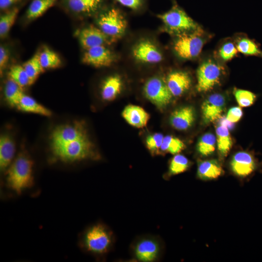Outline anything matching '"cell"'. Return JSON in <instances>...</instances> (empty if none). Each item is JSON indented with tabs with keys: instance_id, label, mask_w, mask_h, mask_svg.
Masks as SVG:
<instances>
[{
	"instance_id": "21",
	"label": "cell",
	"mask_w": 262,
	"mask_h": 262,
	"mask_svg": "<svg viewBox=\"0 0 262 262\" xmlns=\"http://www.w3.org/2000/svg\"><path fill=\"white\" fill-rule=\"evenodd\" d=\"M223 173L222 168L216 160L200 161L198 164L197 175L198 178L203 180L216 179Z\"/></svg>"
},
{
	"instance_id": "27",
	"label": "cell",
	"mask_w": 262,
	"mask_h": 262,
	"mask_svg": "<svg viewBox=\"0 0 262 262\" xmlns=\"http://www.w3.org/2000/svg\"><path fill=\"white\" fill-rule=\"evenodd\" d=\"M68 7L76 13H89L96 10L100 0H66Z\"/></svg>"
},
{
	"instance_id": "30",
	"label": "cell",
	"mask_w": 262,
	"mask_h": 262,
	"mask_svg": "<svg viewBox=\"0 0 262 262\" xmlns=\"http://www.w3.org/2000/svg\"><path fill=\"white\" fill-rule=\"evenodd\" d=\"M185 147L184 144L180 139L171 135H167L164 138L160 152L177 154L182 151Z\"/></svg>"
},
{
	"instance_id": "23",
	"label": "cell",
	"mask_w": 262,
	"mask_h": 262,
	"mask_svg": "<svg viewBox=\"0 0 262 262\" xmlns=\"http://www.w3.org/2000/svg\"><path fill=\"white\" fill-rule=\"evenodd\" d=\"M56 0H33L26 12V17L29 20L36 19L42 16L52 6Z\"/></svg>"
},
{
	"instance_id": "17",
	"label": "cell",
	"mask_w": 262,
	"mask_h": 262,
	"mask_svg": "<svg viewBox=\"0 0 262 262\" xmlns=\"http://www.w3.org/2000/svg\"><path fill=\"white\" fill-rule=\"evenodd\" d=\"M122 115L130 125L137 128H144L149 119V115L141 107L129 105L125 107Z\"/></svg>"
},
{
	"instance_id": "19",
	"label": "cell",
	"mask_w": 262,
	"mask_h": 262,
	"mask_svg": "<svg viewBox=\"0 0 262 262\" xmlns=\"http://www.w3.org/2000/svg\"><path fill=\"white\" fill-rule=\"evenodd\" d=\"M120 77L114 75L108 77L103 82L101 88V97L103 100L111 101L115 99L122 89Z\"/></svg>"
},
{
	"instance_id": "25",
	"label": "cell",
	"mask_w": 262,
	"mask_h": 262,
	"mask_svg": "<svg viewBox=\"0 0 262 262\" xmlns=\"http://www.w3.org/2000/svg\"><path fill=\"white\" fill-rule=\"evenodd\" d=\"M30 80L31 85L37 80L40 74L44 71L40 60L39 53H36L22 65Z\"/></svg>"
},
{
	"instance_id": "33",
	"label": "cell",
	"mask_w": 262,
	"mask_h": 262,
	"mask_svg": "<svg viewBox=\"0 0 262 262\" xmlns=\"http://www.w3.org/2000/svg\"><path fill=\"white\" fill-rule=\"evenodd\" d=\"M18 12V9L15 8L0 16V37L1 38L5 37L8 34L16 20Z\"/></svg>"
},
{
	"instance_id": "11",
	"label": "cell",
	"mask_w": 262,
	"mask_h": 262,
	"mask_svg": "<svg viewBox=\"0 0 262 262\" xmlns=\"http://www.w3.org/2000/svg\"><path fill=\"white\" fill-rule=\"evenodd\" d=\"M114 60L113 53L105 45L96 46L85 50L82 59L83 63L96 67L109 66Z\"/></svg>"
},
{
	"instance_id": "12",
	"label": "cell",
	"mask_w": 262,
	"mask_h": 262,
	"mask_svg": "<svg viewBox=\"0 0 262 262\" xmlns=\"http://www.w3.org/2000/svg\"><path fill=\"white\" fill-rule=\"evenodd\" d=\"M132 54L137 61L147 64H157L163 59L162 53L151 42L143 40L133 48Z\"/></svg>"
},
{
	"instance_id": "18",
	"label": "cell",
	"mask_w": 262,
	"mask_h": 262,
	"mask_svg": "<svg viewBox=\"0 0 262 262\" xmlns=\"http://www.w3.org/2000/svg\"><path fill=\"white\" fill-rule=\"evenodd\" d=\"M16 152L15 143L11 137L3 134L0 137V168L6 170L14 160Z\"/></svg>"
},
{
	"instance_id": "6",
	"label": "cell",
	"mask_w": 262,
	"mask_h": 262,
	"mask_svg": "<svg viewBox=\"0 0 262 262\" xmlns=\"http://www.w3.org/2000/svg\"><path fill=\"white\" fill-rule=\"evenodd\" d=\"M224 69V67L213 59L204 60L197 70V91L206 92L212 90L219 84Z\"/></svg>"
},
{
	"instance_id": "32",
	"label": "cell",
	"mask_w": 262,
	"mask_h": 262,
	"mask_svg": "<svg viewBox=\"0 0 262 262\" xmlns=\"http://www.w3.org/2000/svg\"><path fill=\"white\" fill-rule=\"evenodd\" d=\"M190 162L184 155L177 154L171 160L168 169V175L172 176L185 171L189 167Z\"/></svg>"
},
{
	"instance_id": "15",
	"label": "cell",
	"mask_w": 262,
	"mask_h": 262,
	"mask_svg": "<svg viewBox=\"0 0 262 262\" xmlns=\"http://www.w3.org/2000/svg\"><path fill=\"white\" fill-rule=\"evenodd\" d=\"M165 83L172 96L179 97L189 89L191 79L186 72L174 71L168 75Z\"/></svg>"
},
{
	"instance_id": "9",
	"label": "cell",
	"mask_w": 262,
	"mask_h": 262,
	"mask_svg": "<svg viewBox=\"0 0 262 262\" xmlns=\"http://www.w3.org/2000/svg\"><path fill=\"white\" fill-rule=\"evenodd\" d=\"M132 252L137 260L152 262L159 259L161 252V246L157 239L153 237H145L135 243Z\"/></svg>"
},
{
	"instance_id": "34",
	"label": "cell",
	"mask_w": 262,
	"mask_h": 262,
	"mask_svg": "<svg viewBox=\"0 0 262 262\" xmlns=\"http://www.w3.org/2000/svg\"><path fill=\"white\" fill-rule=\"evenodd\" d=\"M233 92L236 101L240 107H248L251 105L255 100L256 95L250 91L235 89Z\"/></svg>"
},
{
	"instance_id": "14",
	"label": "cell",
	"mask_w": 262,
	"mask_h": 262,
	"mask_svg": "<svg viewBox=\"0 0 262 262\" xmlns=\"http://www.w3.org/2000/svg\"><path fill=\"white\" fill-rule=\"evenodd\" d=\"M230 167L234 174L241 177H245L256 170L257 163L250 153L240 151L233 156L230 162Z\"/></svg>"
},
{
	"instance_id": "38",
	"label": "cell",
	"mask_w": 262,
	"mask_h": 262,
	"mask_svg": "<svg viewBox=\"0 0 262 262\" xmlns=\"http://www.w3.org/2000/svg\"><path fill=\"white\" fill-rule=\"evenodd\" d=\"M9 59V52L8 50L1 45L0 47V72L1 75L6 66Z\"/></svg>"
},
{
	"instance_id": "36",
	"label": "cell",
	"mask_w": 262,
	"mask_h": 262,
	"mask_svg": "<svg viewBox=\"0 0 262 262\" xmlns=\"http://www.w3.org/2000/svg\"><path fill=\"white\" fill-rule=\"evenodd\" d=\"M238 52L235 44L228 41L221 45L218 50V55L224 61H228L233 58Z\"/></svg>"
},
{
	"instance_id": "5",
	"label": "cell",
	"mask_w": 262,
	"mask_h": 262,
	"mask_svg": "<svg viewBox=\"0 0 262 262\" xmlns=\"http://www.w3.org/2000/svg\"><path fill=\"white\" fill-rule=\"evenodd\" d=\"M158 17L170 32L179 35L201 29L183 10L177 6L159 15Z\"/></svg>"
},
{
	"instance_id": "13",
	"label": "cell",
	"mask_w": 262,
	"mask_h": 262,
	"mask_svg": "<svg viewBox=\"0 0 262 262\" xmlns=\"http://www.w3.org/2000/svg\"><path fill=\"white\" fill-rule=\"evenodd\" d=\"M79 41L85 50L90 48L105 45L112 40L99 28L90 26L82 30L79 33Z\"/></svg>"
},
{
	"instance_id": "39",
	"label": "cell",
	"mask_w": 262,
	"mask_h": 262,
	"mask_svg": "<svg viewBox=\"0 0 262 262\" xmlns=\"http://www.w3.org/2000/svg\"><path fill=\"white\" fill-rule=\"evenodd\" d=\"M122 5L132 9H138L141 5L142 0H116Z\"/></svg>"
},
{
	"instance_id": "16",
	"label": "cell",
	"mask_w": 262,
	"mask_h": 262,
	"mask_svg": "<svg viewBox=\"0 0 262 262\" xmlns=\"http://www.w3.org/2000/svg\"><path fill=\"white\" fill-rule=\"evenodd\" d=\"M195 119V112L194 108L187 106L173 111L170 117V123L175 129L184 131L193 125Z\"/></svg>"
},
{
	"instance_id": "26",
	"label": "cell",
	"mask_w": 262,
	"mask_h": 262,
	"mask_svg": "<svg viewBox=\"0 0 262 262\" xmlns=\"http://www.w3.org/2000/svg\"><path fill=\"white\" fill-rule=\"evenodd\" d=\"M39 60L44 69L58 68L62 64L58 55L47 47L39 53Z\"/></svg>"
},
{
	"instance_id": "40",
	"label": "cell",
	"mask_w": 262,
	"mask_h": 262,
	"mask_svg": "<svg viewBox=\"0 0 262 262\" xmlns=\"http://www.w3.org/2000/svg\"><path fill=\"white\" fill-rule=\"evenodd\" d=\"M19 0H0V8L1 10L6 9Z\"/></svg>"
},
{
	"instance_id": "2",
	"label": "cell",
	"mask_w": 262,
	"mask_h": 262,
	"mask_svg": "<svg viewBox=\"0 0 262 262\" xmlns=\"http://www.w3.org/2000/svg\"><path fill=\"white\" fill-rule=\"evenodd\" d=\"M33 162L29 155L21 151L6 170L8 187L20 195L33 184Z\"/></svg>"
},
{
	"instance_id": "20",
	"label": "cell",
	"mask_w": 262,
	"mask_h": 262,
	"mask_svg": "<svg viewBox=\"0 0 262 262\" xmlns=\"http://www.w3.org/2000/svg\"><path fill=\"white\" fill-rule=\"evenodd\" d=\"M16 108L24 112L36 114L47 116H49L51 115V112L49 109L25 93L21 96Z\"/></svg>"
},
{
	"instance_id": "35",
	"label": "cell",
	"mask_w": 262,
	"mask_h": 262,
	"mask_svg": "<svg viewBox=\"0 0 262 262\" xmlns=\"http://www.w3.org/2000/svg\"><path fill=\"white\" fill-rule=\"evenodd\" d=\"M164 136L160 133H155L147 137L146 140V147L153 154L160 153Z\"/></svg>"
},
{
	"instance_id": "7",
	"label": "cell",
	"mask_w": 262,
	"mask_h": 262,
	"mask_svg": "<svg viewBox=\"0 0 262 262\" xmlns=\"http://www.w3.org/2000/svg\"><path fill=\"white\" fill-rule=\"evenodd\" d=\"M98 28L111 40L121 36L126 29V21L120 12L112 8L101 15L97 20Z\"/></svg>"
},
{
	"instance_id": "3",
	"label": "cell",
	"mask_w": 262,
	"mask_h": 262,
	"mask_svg": "<svg viewBox=\"0 0 262 262\" xmlns=\"http://www.w3.org/2000/svg\"><path fill=\"white\" fill-rule=\"evenodd\" d=\"M114 242L111 230L105 225L98 223L86 229L80 245L84 251L95 255H103L111 249Z\"/></svg>"
},
{
	"instance_id": "22",
	"label": "cell",
	"mask_w": 262,
	"mask_h": 262,
	"mask_svg": "<svg viewBox=\"0 0 262 262\" xmlns=\"http://www.w3.org/2000/svg\"><path fill=\"white\" fill-rule=\"evenodd\" d=\"M217 149L221 157H226L232 147V141L229 130L225 126L219 125L216 129Z\"/></svg>"
},
{
	"instance_id": "8",
	"label": "cell",
	"mask_w": 262,
	"mask_h": 262,
	"mask_svg": "<svg viewBox=\"0 0 262 262\" xmlns=\"http://www.w3.org/2000/svg\"><path fill=\"white\" fill-rule=\"evenodd\" d=\"M143 90L146 97L161 110L164 109L172 98L165 82L158 77L149 79L145 83Z\"/></svg>"
},
{
	"instance_id": "24",
	"label": "cell",
	"mask_w": 262,
	"mask_h": 262,
	"mask_svg": "<svg viewBox=\"0 0 262 262\" xmlns=\"http://www.w3.org/2000/svg\"><path fill=\"white\" fill-rule=\"evenodd\" d=\"M24 93L22 88L10 79L6 82L4 94L6 100L10 106L16 108Z\"/></svg>"
},
{
	"instance_id": "1",
	"label": "cell",
	"mask_w": 262,
	"mask_h": 262,
	"mask_svg": "<svg viewBox=\"0 0 262 262\" xmlns=\"http://www.w3.org/2000/svg\"><path fill=\"white\" fill-rule=\"evenodd\" d=\"M49 145L53 158L64 163L97 160L100 157L81 121L55 127L50 134Z\"/></svg>"
},
{
	"instance_id": "37",
	"label": "cell",
	"mask_w": 262,
	"mask_h": 262,
	"mask_svg": "<svg viewBox=\"0 0 262 262\" xmlns=\"http://www.w3.org/2000/svg\"><path fill=\"white\" fill-rule=\"evenodd\" d=\"M243 112L240 107L231 108L228 112L226 119L231 123H236L241 118Z\"/></svg>"
},
{
	"instance_id": "28",
	"label": "cell",
	"mask_w": 262,
	"mask_h": 262,
	"mask_svg": "<svg viewBox=\"0 0 262 262\" xmlns=\"http://www.w3.org/2000/svg\"><path fill=\"white\" fill-rule=\"evenodd\" d=\"M235 45L238 51L245 55L262 57V51L258 45L254 41L247 37L239 38Z\"/></svg>"
},
{
	"instance_id": "29",
	"label": "cell",
	"mask_w": 262,
	"mask_h": 262,
	"mask_svg": "<svg viewBox=\"0 0 262 262\" xmlns=\"http://www.w3.org/2000/svg\"><path fill=\"white\" fill-rule=\"evenodd\" d=\"M216 137L211 133H206L199 139L197 145V150L202 156L211 155L215 150Z\"/></svg>"
},
{
	"instance_id": "4",
	"label": "cell",
	"mask_w": 262,
	"mask_h": 262,
	"mask_svg": "<svg viewBox=\"0 0 262 262\" xmlns=\"http://www.w3.org/2000/svg\"><path fill=\"white\" fill-rule=\"evenodd\" d=\"M206 39L201 29L178 35L173 45L177 55L183 59H194L199 56Z\"/></svg>"
},
{
	"instance_id": "31",
	"label": "cell",
	"mask_w": 262,
	"mask_h": 262,
	"mask_svg": "<svg viewBox=\"0 0 262 262\" xmlns=\"http://www.w3.org/2000/svg\"><path fill=\"white\" fill-rule=\"evenodd\" d=\"M8 75L9 79L22 88L31 85L29 76L22 66L15 65L12 66Z\"/></svg>"
},
{
	"instance_id": "10",
	"label": "cell",
	"mask_w": 262,
	"mask_h": 262,
	"mask_svg": "<svg viewBox=\"0 0 262 262\" xmlns=\"http://www.w3.org/2000/svg\"><path fill=\"white\" fill-rule=\"evenodd\" d=\"M226 99L220 93L210 95L203 102L201 110L203 119L206 124L219 118L225 110Z\"/></svg>"
}]
</instances>
